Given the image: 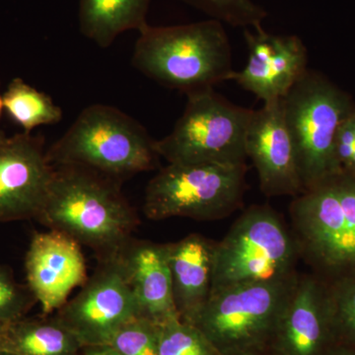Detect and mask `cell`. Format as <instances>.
I'll list each match as a JSON object with an SVG mask.
<instances>
[{
	"mask_svg": "<svg viewBox=\"0 0 355 355\" xmlns=\"http://www.w3.org/2000/svg\"><path fill=\"white\" fill-rule=\"evenodd\" d=\"M165 248L178 314L190 322L211 294L216 242L195 233Z\"/></svg>",
	"mask_w": 355,
	"mask_h": 355,
	"instance_id": "17",
	"label": "cell"
},
{
	"mask_svg": "<svg viewBox=\"0 0 355 355\" xmlns=\"http://www.w3.org/2000/svg\"><path fill=\"white\" fill-rule=\"evenodd\" d=\"M349 175L355 176V118H354V157H352V167H350Z\"/></svg>",
	"mask_w": 355,
	"mask_h": 355,
	"instance_id": "29",
	"label": "cell"
},
{
	"mask_svg": "<svg viewBox=\"0 0 355 355\" xmlns=\"http://www.w3.org/2000/svg\"><path fill=\"white\" fill-rule=\"evenodd\" d=\"M229 355H268L266 354H259V352H241V354H229Z\"/></svg>",
	"mask_w": 355,
	"mask_h": 355,
	"instance_id": "31",
	"label": "cell"
},
{
	"mask_svg": "<svg viewBox=\"0 0 355 355\" xmlns=\"http://www.w3.org/2000/svg\"><path fill=\"white\" fill-rule=\"evenodd\" d=\"M4 107H3V98H2V96L0 95V119H1V114L2 111H3ZM4 133L2 132V130H0V137H3Z\"/></svg>",
	"mask_w": 355,
	"mask_h": 355,
	"instance_id": "30",
	"label": "cell"
},
{
	"mask_svg": "<svg viewBox=\"0 0 355 355\" xmlns=\"http://www.w3.org/2000/svg\"><path fill=\"white\" fill-rule=\"evenodd\" d=\"M212 19L234 27L256 28L266 17L265 9L252 0H182Z\"/></svg>",
	"mask_w": 355,
	"mask_h": 355,
	"instance_id": "24",
	"label": "cell"
},
{
	"mask_svg": "<svg viewBox=\"0 0 355 355\" xmlns=\"http://www.w3.org/2000/svg\"><path fill=\"white\" fill-rule=\"evenodd\" d=\"M3 107L9 118L31 133L42 125H55L62 120V110L50 95L41 92L16 77L2 95Z\"/></svg>",
	"mask_w": 355,
	"mask_h": 355,
	"instance_id": "20",
	"label": "cell"
},
{
	"mask_svg": "<svg viewBox=\"0 0 355 355\" xmlns=\"http://www.w3.org/2000/svg\"><path fill=\"white\" fill-rule=\"evenodd\" d=\"M36 302L29 287L16 282L10 270L0 266V324L24 318Z\"/></svg>",
	"mask_w": 355,
	"mask_h": 355,
	"instance_id": "25",
	"label": "cell"
},
{
	"mask_svg": "<svg viewBox=\"0 0 355 355\" xmlns=\"http://www.w3.org/2000/svg\"><path fill=\"white\" fill-rule=\"evenodd\" d=\"M151 0H80L79 29L100 48H109L123 33L147 25Z\"/></svg>",
	"mask_w": 355,
	"mask_h": 355,
	"instance_id": "19",
	"label": "cell"
},
{
	"mask_svg": "<svg viewBox=\"0 0 355 355\" xmlns=\"http://www.w3.org/2000/svg\"><path fill=\"white\" fill-rule=\"evenodd\" d=\"M25 270L27 286L44 316L60 310L70 293L88 279L81 245L55 230L33 236Z\"/></svg>",
	"mask_w": 355,
	"mask_h": 355,
	"instance_id": "15",
	"label": "cell"
},
{
	"mask_svg": "<svg viewBox=\"0 0 355 355\" xmlns=\"http://www.w3.org/2000/svg\"><path fill=\"white\" fill-rule=\"evenodd\" d=\"M336 345L328 284L298 275L266 354L328 355Z\"/></svg>",
	"mask_w": 355,
	"mask_h": 355,
	"instance_id": "12",
	"label": "cell"
},
{
	"mask_svg": "<svg viewBox=\"0 0 355 355\" xmlns=\"http://www.w3.org/2000/svg\"><path fill=\"white\" fill-rule=\"evenodd\" d=\"M83 355H119L109 345L104 347H84Z\"/></svg>",
	"mask_w": 355,
	"mask_h": 355,
	"instance_id": "27",
	"label": "cell"
},
{
	"mask_svg": "<svg viewBox=\"0 0 355 355\" xmlns=\"http://www.w3.org/2000/svg\"><path fill=\"white\" fill-rule=\"evenodd\" d=\"M0 355H14V354H9V352H0Z\"/></svg>",
	"mask_w": 355,
	"mask_h": 355,
	"instance_id": "32",
	"label": "cell"
},
{
	"mask_svg": "<svg viewBox=\"0 0 355 355\" xmlns=\"http://www.w3.org/2000/svg\"><path fill=\"white\" fill-rule=\"evenodd\" d=\"M116 256L140 316L158 324L180 318L173 296L165 244L132 239Z\"/></svg>",
	"mask_w": 355,
	"mask_h": 355,
	"instance_id": "16",
	"label": "cell"
},
{
	"mask_svg": "<svg viewBox=\"0 0 355 355\" xmlns=\"http://www.w3.org/2000/svg\"><path fill=\"white\" fill-rule=\"evenodd\" d=\"M139 311L118 256L100 261L94 275L55 318L83 347L109 345L116 331Z\"/></svg>",
	"mask_w": 355,
	"mask_h": 355,
	"instance_id": "10",
	"label": "cell"
},
{
	"mask_svg": "<svg viewBox=\"0 0 355 355\" xmlns=\"http://www.w3.org/2000/svg\"><path fill=\"white\" fill-rule=\"evenodd\" d=\"M327 284L336 345L355 352V275Z\"/></svg>",
	"mask_w": 355,
	"mask_h": 355,
	"instance_id": "21",
	"label": "cell"
},
{
	"mask_svg": "<svg viewBox=\"0 0 355 355\" xmlns=\"http://www.w3.org/2000/svg\"><path fill=\"white\" fill-rule=\"evenodd\" d=\"M280 101L254 110L248 127L247 156L256 168L261 191L266 197L295 198L304 189Z\"/></svg>",
	"mask_w": 355,
	"mask_h": 355,
	"instance_id": "14",
	"label": "cell"
},
{
	"mask_svg": "<svg viewBox=\"0 0 355 355\" xmlns=\"http://www.w3.org/2000/svg\"><path fill=\"white\" fill-rule=\"evenodd\" d=\"M280 103L304 191L342 174L335 140L343 121L355 112L352 97L323 74L308 69Z\"/></svg>",
	"mask_w": 355,
	"mask_h": 355,
	"instance_id": "6",
	"label": "cell"
},
{
	"mask_svg": "<svg viewBox=\"0 0 355 355\" xmlns=\"http://www.w3.org/2000/svg\"><path fill=\"white\" fill-rule=\"evenodd\" d=\"M355 112L343 121L336 132L335 155L340 172L349 174L354 151Z\"/></svg>",
	"mask_w": 355,
	"mask_h": 355,
	"instance_id": "26",
	"label": "cell"
},
{
	"mask_svg": "<svg viewBox=\"0 0 355 355\" xmlns=\"http://www.w3.org/2000/svg\"><path fill=\"white\" fill-rule=\"evenodd\" d=\"M144 125L120 109L93 104L46 149L53 166L83 168L120 184L150 171L160 156Z\"/></svg>",
	"mask_w": 355,
	"mask_h": 355,
	"instance_id": "3",
	"label": "cell"
},
{
	"mask_svg": "<svg viewBox=\"0 0 355 355\" xmlns=\"http://www.w3.org/2000/svg\"><path fill=\"white\" fill-rule=\"evenodd\" d=\"M160 324L139 316L116 331L109 347L119 355H158Z\"/></svg>",
	"mask_w": 355,
	"mask_h": 355,
	"instance_id": "23",
	"label": "cell"
},
{
	"mask_svg": "<svg viewBox=\"0 0 355 355\" xmlns=\"http://www.w3.org/2000/svg\"><path fill=\"white\" fill-rule=\"evenodd\" d=\"M298 257L295 239L279 214L270 207L254 205L216 242L212 291L291 277Z\"/></svg>",
	"mask_w": 355,
	"mask_h": 355,
	"instance_id": "9",
	"label": "cell"
},
{
	"mask_svg": "<svg viewBox=\"0 0 355 355\" xmlns=\"http://www.w3.org/2000/svg\"><path fill=\"white\" fill-rule=\"evenodd\" d=\"M53 171L42 135L0 137V222L36 219Z\"/></svg>",
	"mask_w": 355,
	"mask_h": 355,
	"instance_id": "11",
	"label": "cell"
},
{
	"mask_svg": "<svg viewBox=\"0 0 355 355\" xmlns=\"http://www.w3.org/2000/svg\"><path fill=\"white\" fill-rule=\"evenodd\" d=\"M158 355H220L193 324L173 319L160 324Z\"/></svg>",
	"mask_w": 355,
	"mask_h": 355,
	"instance_id": "22",
	"label": "cell"
},
{
	"mask_svg": "<svg viewBox=\"0 0 355 355\" xmlns=\"http://www.w3.org/2000/svg\"><path fill=\"white\" fill-rule=\"evenodd\" d=\"M53 167L36 220L94 250L100 260L119 253L139 223L120 184L83 168Z\"/></svg>",
	"mask_w": 355,
	"mask_h": 355,
	"instance_id": "1",
	"label": "cell"
},
{
	"mask_svg": "<svg viewBox=\"0 0 355 355\" xmlns=\"http://www.w3.org/2000/svg\"><path fill=\"white\" fill-rule=\"evenodd\" d=\"M299 257L327 284L355 275V176L334 175L289 207Z\"/></svg>",
	"mask_w": 355,
	"mask_h": 355,
	"instance_id": "4",
	"label": "cell"
},
{
	"mask_svg": "<svg viewBox=\"0 0 355 355\" xmlns=\"http://www.w3.org/2000/svg\"><path fill=\"white\" fill-rule=\"evenodd\" d=\"M132 65L165 87L184 94L233 80L235 70L225 29L214 19L139 31Z\"/></svg>",
	"mask_w": 355,
	"mask_h": 355,
	"instance_id": "2",
	"label": "cell"
},
{
	"mask_svg": "<svg viewBox=\"0 0 355 355\" xmlns=\"http://www.w3.org/2000/svg\"><path fill=\"white\" fill-rule=\"evenodd\" d=\"M247 171V164H168L147 184L144 216L154 221L225 218L242 207Z\"/></svg>",
	"mask_w": 355,
	"mask_h": 355,
	"instance_id": "7",
	"label": "cell"
},
{
	"mask_svg": "<svg viewBox=\"0 0 355 355\" xmlns=\"http://www.w3.org/2000/svg\"><path fill=\"white\" fill-rule=\"evenodd\" d=\"M83 349L57 318H21L0 324V352L14 355H77Z\"/></svg>",
	"mask_w": 355,
	"mask_h": 355,
	"instance_id": "18",
	"label": "cell"
},
{
	"mask_svg": "<svg viewBox=\"0 0 355 355\" xmlns=\"http://www.w3.org/2000/svg\"><path fill=\"white\" fill-rule=\"evenodd\" d=\"M328 355H355V352L342 345H336Z\"/></svg>",
	"mask_w": 355,
	"mask_h": 355,
	"instance_id": "28",
	"label": "cell"
},
{
	"mask_svg": "<svg viewBox=\"0 0 355 355\" xmlns=\"http://www.w3.org/2000/svg\"><path fill=\"white\" fill-rule=\"evenodd\" d=\"M244 30L249 58L246 67L236 71L233 80L253 93L263 104L284 99L308 71V53L297 36H279L263 27Z\"/></svg>",
	"mask_w": 355,
	"mask_h": 355,
	"instance_id": "13",
	"label": "cell"
},
{
	"mask_svg": "<svg viewBox=\"0 0 355 355\" xmlns=\"http://www.w3.org/2000/svg\"><path fill=\"white\" fill-rule=\"evenodd\" d=\"M298 275L214 289L188 323L197 327L220 355L266 354Z\"/></svg>",
	"mask_w": 355,
	"mask_h": 355,
	"instance_id": "5",
	"label": "cell"
},
{
	"mask_svg": "<svg viewBox=\"0 0 355 355\" xmlns=\"http://www.w3.org/2000/svg\"><path fill=\"white\" fill-rule=\"evenodd\" d=\"M187 97L172 132L155 141L159 156L169 164H246L247 132L254 110L232 104L214 89Z\"/></svg>",
	"mask_w": 355,
	"mask_h": 355,
	"instance_id": "8",
	"label": "cell"
}]
</instances>
